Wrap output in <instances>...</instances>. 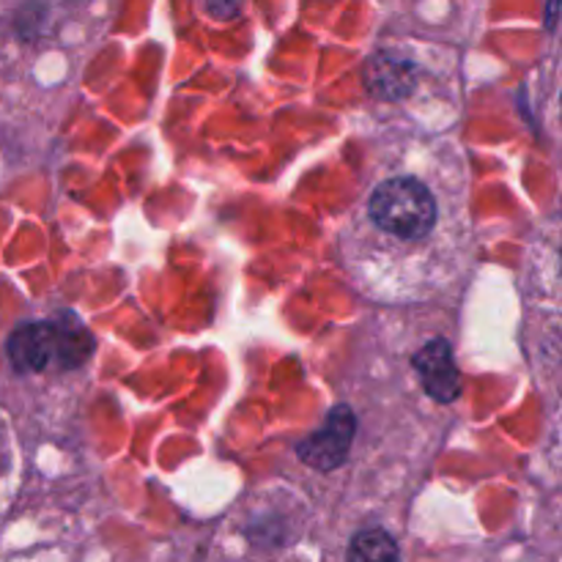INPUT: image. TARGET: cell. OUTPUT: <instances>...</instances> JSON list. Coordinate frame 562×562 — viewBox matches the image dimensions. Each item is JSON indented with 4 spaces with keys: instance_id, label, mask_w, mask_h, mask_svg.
Wrapping results in <instances>:
<instances>
[{
    "instance_id": "obj_3",
    "label": "cell",
    "mask_w": 562,
    "mask_h": 562,
    "mask_svg": "<svg viewBox=\"0 0 562 562\" xmlns=\"http://www.w3.org/2000/svg\"><path fill=\"white\" fill-rule=\"evenodd\" d=\"M355 431V412L346 409V406H338V409L329 412L327 423L296 448V453H300V459L305 461L307 467H313V470H338V467L349 459Z\"/></svg>"
},
{
    "instance_id": "obj_1",
    "label": "cell",
    "mask_w": 562,
    "mask_h": 562,
    "mask_svg": "<svg viewBox=\"0 0 562 562\" xmlns=\"http://www.w3.org/2000/svg\"><path fill=\"white\" fill-rule=\"evenodd\" d=\"M5 351L20 373H42L49 366L77 368L86 362L93 351V338L80 324L33 322L11 333Z\"/></svg>"
},
{
    "instance_id": "obj_2",
    "label": "cell",
    "mask_w": 562,
    "mask_h": 562,
    "mask_svg": "<svg viewBox=\"0 0 562 562\" xmlns=\"http://www.w3.org/2000/svg\"><path fill=\"white\" fill-rule=\"evenodd\" d=\"M368 212L379 228L401 239H423L437 225V203L417 179H390L379 184Z\"/></svg>"
},
{
    "instance_id": "obj_6",
    "label": "cell",
    "mask_w": 562,
    "mask_h": 562,
    "mask_svg": "<svg viewBox=\"0 0 562 562\" xmlns=\"http://www.w3.org/2000/svg\"><path fill=\"white\" fill-rule=\"evenodd\" d=\"M349 562H398V543L384 530H362L351 538Z\"/></svg>"
},
{
    "instance_id": "obj_5",
    "label": "cell",
    "mask_w": 562,
    "mask_h": 562,
    "mask_svg": "<svg viewBox=\"0 0 562 562\" xmlns=\"http://www.w3.org/2000/svg\"><path fill=\"white\" fill-rule=\"evenodd\" d=\"M362 80H366V88L373 97L395 102V99H404L415 91L417 71L415 64L409 58H404V55L376 53L366 64Z\"/></svg>"
},
{
    "instance_id": "obj_7",
    "label": "cell",
    "mask_w": 562,
    "mask_h": 562,
    "mask_svg": "<svg viewBox=\"0 0 562 562\" xmlns=\"http://www.w3.org/2000/svg\"><path fill=\"white\" fill-rule=\"evenodd\" d=\"M206 9L212 16H220V20H231V16L239 14L241 0H206Z\"/></svg>"
},
{
    "instance_id": "obj_4",
    "label": "cell",
    "mask_w": 562,
    "mask_h": 562,
    "mask_svg": "<svg viewBox=\"0 0 562 562\" xmlns=\"http://www.w3.org/2000/svg\"><path fill=\"white\" fill-rule=\"evenodd\" d=\"M412 366H415L420 384L426 387V393L431 395L434 401L450 404V401L459 398L461 379L459 371H456L453 351H450L448 340H428V344L415 355Z\"/></svg>"
}]
</instances>
